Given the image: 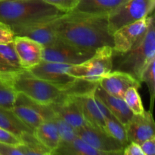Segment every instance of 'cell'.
<instances>
[{"label": "cell", "instance_id": "obj_1", "mask_svg": "<svg viewBox=\"0 0 155 155\" xmlns=\"http://www.w3.org/2000/svg\"><path fill=\"white\" fill-rule=\"evenodd\" d=\"M55 31L61 39L86 53L94 54L106 45L113 47L106 15L68 12L56 18Z\"/></svg>", "mask_w": 155, "mask_h": 155}, {"label": "cell", "instance_id": "obj_2", "mask_svg": "<svg viewBox=\"0 0 155 155\" xmlns=\"http://www.w3.org/2000/svg\"><path fill=\"white\" fill-rule=\"evenodd\" d=\"M64 14L43 0H0V23L11 29L50 21Z\"/></svg>", "mask_w": 155, "mask_h": 155}, {"label": "cell", "instance_id": "obj_3", "mask_svg": "<svg viewBox=\"0 0 155 155\" xmlns=\"http://www.w3.org/2000/svg\"><path fill=\"white\" fill-rule=\"evenodd\" d=\"M154 17L151 15L148 30L142 40L125 53L116 54V62H113L112 71L127 73L141 82L145 68L155 59Z\"/></svg>", "mask_w": 155, "mask_h": 155}, {"label": "cell", "instance_id": "obj_4", "mask_svg": "<svg viewBox=\"0 0 155 155\" xmlns=\"http://www.w3.org/2000/svg\"><path fill=\"white\" fill-rule=\"evenodd\" d=\"M16 92L24 94L35 101L51 104L64 95H69L68 90L60 86L39 78L28 70L11 74H4Z\"/></svg>", "mask_w": 155, "mask_h": 155}, {"label": "cell", "instance_id": "obj_5", "mask_svg": "<svg viewBox=\"0 0 155 155\" xmlns=\"http://www.w3.org/2000/svg\"><path fill=\"white\" fill-rule=\"evenodd\" d=\"M113 61V47L106 45L97 49L87 60L71 65L68 74L76 79L98 83L112 71Z\"/></svg>", "mask_w": 155, "mask_h": 155}, {"label": "cell", "instance_id": "obj_6", "mask_svg": "<svg viewBox=\"0 0 155 155\" xmlns=\"http://www.w3.org/2000/svg\"><path fill=\"white\" fill-rule=\"evenodd\" d=\"M155 0H128L107 16L110 34L123 26L136 22L153 13Z\"/></svg>", "mask_w": 155, "mask_h": 155}, {"label": "cell", "instance_id": "obj_7", "mask_svg": "<svg viewBox=\"0 0 155 155\" xmlns=\"http://www.w3.org/2000/svg\"><path fill=\"white\" fill-rule=\"evenodd\" d=\"M12 110L24 124L34 130L45 120H51L55 114L50 104H43L17 92Z\"/></svg>", "mask_w": 155, "mask_h": 155}, {"label": "cell", "instance_id": "obj_8", "mask_svg": "<svg viewBox=\"0 0 155 155\" xmlns=\"http://www.w3.org/2000/svg\"><path fill=\"white\" fill-rule=\"evenodd\" d=\"M151 16L123 26L112 34L114 55L127 52L142 40L148 30Z\"/></svg>", "mask_w": 155, "mask_h": 155}, {"label": "cell", "instance_id": "obj_9", "mask_svg": "<svg viewBox=\"0 0 155 155\" xmlns=\"http://www.w3.org/2000/svg\"><path fill=\"white\" fill-rule=\"evenodd\" d=\"M77 136L95 149L106 155L123 154L124 146L104 130L86 123L77 130Z\"/></svg>", "mask_w": 155, "mask_h": 155}, {"label": "cell", "instance_id": "obj_10", "mask_svg": "<svg viewBox=\"0 0 155 155\" xmlns=\"http://www.w3.org/2000/svg\"><path fill=\"white\" fill-rule=\"evenodd\" d=\"M92 54L77 49L58 37L54 43L43 46L42 61L77 64L87 60Z\"/></svg>", "mask_w": 155, "mask_h": 155}, {"label": "cell", "instance_id": "obj_11", "mask_svg": "<svg viewBox=\"0 0 155 155\" xmlns=\"http://www.w3.org/2000/svg\"><path fill=\"white\" fill-rule=\"evenodd\" d=\"M81 106L82 112L86 123L104 130L105 119L112 116L102 101L94 94V90L75 95Z\"/></svg>", "mask_w": 155, "mask_h": 155}, {"label": "cell", "instance_id": "obj_12", "mask_svg": "<svg viewBox=\"0 0 155 155\" xmlns=\"http://www.w3.org/2000/svg\"><path fill=\"white\" fill-rule=\"evenodd\" d=\"M56 18L50 21L13 27L12 30L15 33V36L30 38L39 42L43 46H47L54 43L58 39L55 31Z\"/></svg>", "mask_w": 155, "mask_h": 155}, {"label": "cell", "instance_id": "obj_13", "mask_svg": "<svg viewBox=\"0 0 155 155\" xmlns=\"http://www.w3.org/2000/svg\"><path fill=\"white\" fill-rule=\"evenodd\" d=\"M13 44L23 69L29 70L42 61L43 45L39 42L24 36H15Z\"/></svg>", "mask_w": 155, "mask_h": 155}, {"label": "cell", "instance_id": "obj_14", "mask_svg": "<svg viewBox=\"0 0 155 155\" xmlns=\"http://www.w3.org/2000/svg\"><path fill=\"white\" fill-rule=\"evenodd\" d=\"M130 142L142 144L155 137V124L151 110H145L143 114H133L126 126Z\"/></svg>", "mask_w": 155, "mask_h": 155}, {"label": "cell", "instance_id": "obj_15", "mask_svg": "<svg viewBox=\"0 0 155 155\" xmlns=\"http://www.w3.org/2000/svg\"><path fill=\"white\" fill-rule=\"evenodd\" d=\"M50 105L54 113L63 118L76 130L86 123L82 112L81 106L75 95H64Z\"/></svg>", "mask_w": 155, "mask_h": 155}, {"label": "cell", "instance_id": "obj_16", "mask_svg": "<svg viewBox=\"0 0 155 155\" xmlns=\"http://www.w3.org/2000/svg\"><path fill=\"white\" fill-rule=\"evenodd\" d=\"M98 85L107 93L122 98L127 89L141 87V82L127 73L120 71H112L98 82Z\"/></svg>", "mask_w": 155, "mask_h": 155}, {"label": "cell", "instance_id": "obj_17", "mask_svg": "<svg viewBox=\"0 0 155 155\" xmlns=\"http://www.w3.org/2000/svg\"><path fill=\"white\" fill-rule=\"evenodd\" d=\"M94 94L98 99L102 101L107 110L114 117L124 126L128 124L133 117V113L122 98L107 93L98 84L94 89Z\"/></svg>", "mask_w": 155, "mask_h": 155}, {"label": "cell", "instance_id": "obj_18", "mask_svg": "<svg viewBox=\"0 0 155 155\" xmlns=\"http://www.w3.org/2000/svg\"><path fill=\"white\" fill-rule=\"evenodd\" d=\"M127 1L128 0H79L72 12L108 16Z\"/></svg>", "mask_w": 155, "mask_h": 155}, {"label": "cell", "instance_id": "obj_19", "mask_svg": "<svg viewBox=\"0 0 155 155\" xmlns=\"http://www.w3.org/2000/svg\"><path fill=\"white\" fill-rule=\"evenodd\" d=\"M51 154L56 155H106L92 148L83 139L77 136L69 142H61Z\"/></svg>", "mask_w": 155, "mask_h": 155}, {"label": "cell", "instance_id": "obj_20", "mask_svg": "<svg viewBox=\"0 0 155 155\" xmlns=\"http://www.w3.org/2000/svg\"><path fill=\"white\" fill-rule=\"evenodd\" d=\"M33 134L51 151V154L60 145L61 138L58 131L51 120L42 122L33 130Z\"/></svg>", "mask_w": 155, "mask_h": 155}, {"label": "cell", "instance_id": "obj_21", "mask_svg": "<svg viewBox=\"0 0 155 155\" xmlns=\"http://www.w3.org/2000/svg\"><path fill=\"white\" fill-rule=\"evenodd\" d=\"M22 70L24 69L20 64L13 42L0 44V73L11 74Z\"/></svg>", "mask_w": 155, "mask_h": 155}, {"label": "cell", "instance_id": "obj_22", "mask_svg": "<svg viewBox=\"0 0 155 155\" xmlns=\"http://www.w3.org/2000/svg\"><path fill=\"white\" fill-rule=\"evenodd\" d=\"M0 127L11 132L20 138L24 133H33V130L24 124L15 115L12 109L0 107Z\"/></svg>", "mask_w": 155, "mask_h": 155}, {"label": "cell", "instance_id": "obj_23", "mask_svg": "<svg viewBox=\"0 0 155 155\" xmlns=\"http://www.w3.org/2000/svg\"><path fill=\"white\" fill-rule=\"evenodd\" d=\"M21 145H18L23 155H49L51 151L45 147L33 133H24L20 136Z\"/></svg>", "mask_w": 155, "mask_h": 155}, {"label": "cell", "instance_id": "obj_24", "mask_svg": "<svg viewBox=\"0 0 155 155\" xmlns=\"http://www.w3.org/2000/svg\"><path fill=\"white\" fill-rule=\"evenodd\" d=\"M104 131L112 138L120 142L124 147L130 143L126 126L120 122L113 115L105 119Z\"/></svg>", "mask_w": 155, "mask_h": 155}, {"label": "cell", "instance_id": "obj_25", "mask_svg": "<svg viewBox=\"0 0 155 155\" xmlns=\"http://www.w3.org/2000/svg\"><path fill=\"white\" fill-rule=\"evenodd\" d=\"M17 92L4 74L0 73V107L12 109Z\"/></svg>", "mask_w": 155, "mask_h": 155}, {"label": "cell", "instance_id": "obj_26", "mask_svg": "<svg viewBox=\"0 0 155 155\" xmlns=\"http://www.w3.org/2000/svg\"><path fill=\"white\" fill-rule=\"evenodd\" d=\"M51 120L57 127L61 138V142H71L78 136L77 130L56 113Z\"/></svg>", "mask_w": 155, "mask_h": 155}, {"label": "cell", "instance_id": "obj_27", "mask_svg": "<svg viewBox=\"0 0 155 155\" xmlns=\"http://www.w3.org/2000/svg\"><path fill=\"white\" fill-rule=\"evenodd\" d=\"M123 99L125 101L126 104L129 108L132 110L133 114H143L145 110L142 104L140 95L138 92V89L136 87H131L127 89L124 94Z\"/></svg>", "mask_w": 155, "mask_h": 155}, {"label": "cell", "instance_id": "obj_28", "mask_svg": "<svg viewBox=\"0 0 155 155\" xmlns=\"http://www.w3.org/2000/svg\"><path fill=\"white\" fill-rule=\"evenodd\" d=\"M155 59L152 61L148 65L142 74L141 77V83L144 82L146 83L147 86L149 90L150 96H151V105H150V110L152 112L153 107H154V98H155Z\"/></svg>", "mask_w": 155, "mask_h": 155}, {"label": "cell", "instance_id": "obj_29", "mask_svg": "<svg viewBox=\"0 0 155 155\" xmlns=\"http://www.w3.org/2000/svg\"><path fill=\"white\" fill-rule=\"evenodd\" d=\"M64 13L72 12L78 3L79 0H43Z\"/></svg>", "mask_w": 155, "mask_h": 155}, {"label": "cell", "instance_id": "obj_30", "mask_svg": "<svg viewBox=\"0 0 155 155\" xmlns=\"http://www.w3.org/2000/svg\"><path fill=\"white\" fill-rule=\"evenodd\" d=\"M0 142L13 145H21V140L19 137L2 127H0Z\"/></svg>", "mask_w": 155, "mask_h": 155}, {"label": "cell", "instance_id": "obj_31", "mask_svg": "<svg viewBox=\"0 0 155 155\" xmlns=\"http://www.w3.org/2000/svg\"><path fill=\"white\" fill-rule=\"evenodd\" d=\"M15 36V33L10 27L0 24V44H7L13 42Z\"/></svg>", "mask_w": 155, "mask_h": 155}, {"label": "cell", "instance_id": "obj_32", "mask_svg": "<svg viewBox=\"0 0 155 155\" xmlns=\"http://www.w3.org/2000/svg\"><path fill=\"white\" fill-rule=\"evenodd\" d=\"M0 155H23L18 145L0 142Z\"/></svg>", "mask_w": 155, "mask_h": 155}, {"label": "cell", "instance_id": "obj_33", "mask_svg": "<svg viewBox=\"0 0 155 155\" xmlns=\"http://www.w3.org/2000/svg\"><path fill=\"white\" fill-rule=\"evenodd\" d=\"M123 154L124 155H144L143 151L139 144L134 142H130L124 148Z\"/></svg>", "mask_w": 155, "mask_h": 155}, {"label": "cell", "instance_id": "obj_34", "mask_svg": "<svg viewBox=\"0 0 155 155\" xmlns=\"http://www.w3.org/2000/svg\"><path fill=\"white\" fill-rule=\"evenodd\" d=\"M141 148L143 151L144 155L155 154V137L148 139L140 144Z\"/></svg>", "mask_w": 155, "mask_h": 155}, {"label": "cell", "instance_id": "obj_35", "mask_svg": "<svg viewBox=\"0 0 155 155\" xmlns=\"http://www.w3.org/2000/svg\"><path fill=\"white\" fill-rule=\"evenodd\" d=\"M0 24H2V23H0Z\"/></svg>", "mask_w": 155, "mask_h": 155}]
</instances>
